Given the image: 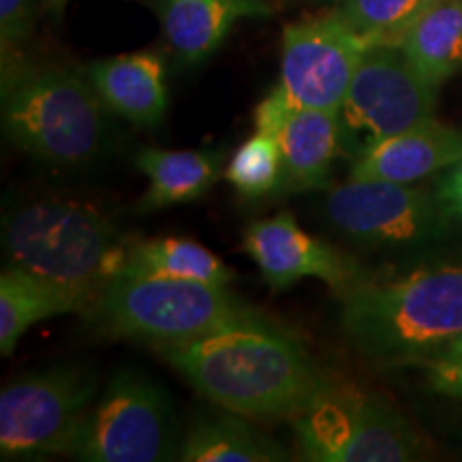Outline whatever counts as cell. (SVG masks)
I'll return each mask as SVG.
<instances>
[{
    "mask_svg": "<svg viewBox=\"0 0 462 462\" xmlns=\"http://www.w3.org/2000/svg\"><path fill=\"white\" fill-rule=\"evenodd\" d=\"M157 349L206 401L253 420L293 421L334 383L293 334L265 317Z\"/></svg>",
    "mask_w": 462,
    "mask_h": 462,
    "instance_id": "cell-1",
    "label": "cell"
},
{
    "mask_svg": "<svg viewBox=\"0 0 462 462\" xmlns=\"http://www.w3.org/2000/svg\"><path fill=\"white\" fill-rule=\"evenodd\" d=\"M340 300V328L357 354L383 366L418 364L462 337V255L366 274Z\"/></svg>",
    "mask_w": 462,
    "mask_h": 462,
    "instance_id": "cell-2",
    "label": "cell"
},
{
    "mask_svg": "<svg viewBox=\"0 0 462 462\" xmlns=\"http://www.w3.org/2000/svg\"><path fill=\"white\" fill-rule=\"evenodd\" d=\"M3 246L9 265L71 287L92 304L123 273L131 248L112 218L73 201L17 208L5 217Z\"/></svg>",
    "mask_w": 462,
    "mask_h": 462,
    "instance_id": "cell-3",
    "label": "cell"
},
{
    "mask_svg": "<svg viewBox=\"0 0 462 462\" xmlns=\"http://www.w3.org/2000/svg\"><path fill=\"white\" fill-rule=\"evenodd\" d=\"M106 112L86 73L22 65L3 78L5 135L50 167L95 163L107 146Z\"/></svg>",
    "mask_w": 462,
    "mask_h": 462,
    "instance_id": "cell-4",
    "label": "cell"
},
{
    "mask_svg": "<svg viewBox=\"0 0 462 462\" xmlns=\"http://www.w3.org/2000/svg\"><path fill=\"white\" fill-rule=\"evenodd\" d=\"M90 317L109 334L157 346L263 319L227 285L133 273L116 274L103 287Z\"/></svg>",
    "mask_w": 462,
    "mask_h": 462,
    "instance_id": "cell-5",
    "label": "cell"
},
{
    "mask_svg": "<svg viewBox=\"0 0 462 462\" xmlns=\"http://www.w3.org/2000/svg\"><path fill=\"white\" fill-rule=\"evenodd\" d=\"M298 454L309 462H401L421 456L418 432L392 404L356 385L332 383L293 420Z\"/></svg>",
    "mask_w": 462,
    "mask_h": 462,
    "instance_id": "cell-6",
    "label": "cell"
},
{
    "mask_svg": "<svg viewBox=\"0 0 462 462\" xmlns=\"http://www.w3.org/2000/svg\"><path fill=\"white\" fill-rule=\"evenodd\" d=\"M167 392L135 371H118L92 404L69 456L86 462H163L180 452Z\"/></svg>",
    "mask_w": 462,
    "mask_h": 462,
    "instance_id": "cell-7",
    "label": "cell"
},
{
    "mask_svg": "<svg viewBox=\"0 0 462 462\" xmlns=\"http://www.w3.org/2000/svg\"><path fill=\"white\" fill-rule=\"evenodd\" d=\"M97 390V373L78 364L28 373L5 385L0 392L3 460L69 454Z\"/></svg>",
    "mask_w": 462,
    "mask_h": 462,
    "instance_id": "cell-8",
    "label": "cell"
},
{
    "mask_svg": "<svg viewBox=\"0 0 462 462\" xmlns=\"http://www.w3.org/2000/svg\"><path fill=\"white\" fill-rule=\"evenodd\" d=\"M437 90L398 43L368 45L340 107L343 150L354 159L374 143L435 120Z\"/></svg>",
    "mask_w": 462,
    "mask_h": 462,
    "instance_id": "cell-9",
    "label": "cell"
},
{
    "mask_svg": "<svg viewBox=\"0 0 462 462\" xmlns=\"http://www.w3.org/2000/svg\"><path fill=\"white\" fill-rule=\"evenodd\" d=\"M323 210L338 234L373 246L437 245L458 229L435 190L418 184L349 178L328 193Z\"/></svg>",
    "mask_w": 462,
    "mask_h": 462,
    "instance_id": "cell-10",
    "label": "cell"
},
{
    "mask_svg": "<svg viewBox=\"0 0 462 462\" xmlns=\"http://www.w3.org/2000/svg\"><path fill=\"white\" fill-rule=\"evenodd\" d=\"M368 45L337 9L293 22L282 31L281 88L300 107L340 114Z\"/></svg>",
    "mask_w": 462,
    "mask_h": 462,
    "instance_id": "cell-11",
    "label": "cell"
},
{
    "mask_svg": "<svg viewBox=\"0 0 462 462\" xmlns=\"http://www.w3.org/2000/svg\"><path fill=\"white\" fill-rule=\"evenodd\" d=\"M242 246L274 289H287L302 279H321L340 298L366 276L354 259L306 234L289 212L248 223Z\"/></svg>",
    "mask_w": 462,
    "mask_h": 462,
    "instance_id": "cell-12",
    "label": "cell"
},
{
    "mask_svg": "<svg viewBox=\"0 0 462 462\" xmlns=\"http://www.w3.org/2000/svg\"><path fill=\"white\" fill-rule=\"evenodd\" d=\"M462 159V131L435 120L388 137L351 159L349 178L418 184Z\"/></svg>",
    "mask_w": 462,
    "mask_h": 462,
    "instance_id": "cell-13",
    "label": "cell"
},
{
    "mask_svg": "<svg viewBox=\"0 0 462 462\" xmlns=\"http://www.w3.org/2000/svg\"><path fill=\"white\" fill-rule=\"evenodd\" d=\"M103 106L129 123L154 129L167 109L165 67L154 51H133L86 67Z\"/></svg>",
    "mask_w": 462,
    "mask_h": 462,
    "instance_id": "cell-14",
    "label": "cell"
},
{
    "mask_svg": "<svg viewBox=\"0 0 462 462\" xmlns=\"http://www.w3.org/2000/svg\"><path fill=\"white\" fill-rule=\"evenodd\" d=\"M154 9L171 51L189 65L210 56L236 22L273 14L263 0H157Z\"/></svg>",
    "mask_w": 462,
    "mask_h": 462,
    "instance_id": "cell-15",
    "label": "cell"
},
{
    "mask_svg": "<svg viewBox=\"0 0 462 462\" xmlns=\"http://www.w3.org/2000/svg\"><path fill=\"white\" fill-rule=\"evenodd\" d=\"M92 309L84 293L9 265L0 274V354H14L34 323L60 315L90 317Z\"/></svg>",
    "mask_w": 462,
    "mask_h": 462,
    "instance_id": "cell-16",
    "label": "cell"
},
{
    "mask_svg": "<svg viewBox=\"0 0 462 462\" xmlns=\"http://www.w3.org/2000/svg\"><path fill=\"white\" fill-rule=\"evenodd\" d=\"M274 140L281 148L285 182L296 189L323 187L343 152L340 114L293 106Z\"/></svg>",
    "mask_w": 462,
    "mask_h": 462,
    "instance_id": "cell-17",
    "label": "cell"
},
{
    "mask_svg": "<svg viewBox=\"0 0 462 462\" xmlns=\"http://www.w3.org/2000/svg\"><path fill=\"white\" fill-rule=\"evenodd\" d=\"M135 163L150 180L140 210L152 212L204 198L218 178L221 154L146 148L137 154Z\"/></svg>",
    "mask_w": 462,
    "mask_h": 462,
    "instance_id": "cell-18",
    "label": "cell"
},
{
    "mask_svg": "<svg viewBox=\"0 0 462 462\" xmlns=\"http://www.w3.org/2000/svg\"><path fill=\"white\" fill-rule=\"evenodd\" d=\"M246 420L245 415L231 411L198 420L182 439L178 460L282 462L291 458L279 441Z\"/></svg>",
    "mask_w": 462,
    "mask_h": 462,
    "instance_id": "cell-19",
    "label": "cell"
},
{
    "mask_svg": "<svg viewBox=\"0 0 462 462\" xmlns=\"http://www.w3.org/2000/svg\"><path fill=\"white\" fill-rule=\"evenodd\" d=\"M398 45L432 86L448 82L462 71V0H443L421 11Z\"/></svg>",
    "mask_w": 462,
    "mask_h": 462,
    "instance_id": "cell-20",
    "label": "cell"
},
{
    "mask_svg": "<svg viewBox=\"0 0 462 462\" xmlns=\"http://www.w3.org/2000/svg\"><path fill=\"white\" fill-rule=\"evenodd\" d=\"M123 273L170 276V279H189L227 287L234 279L227 265L215 253L187 238L131 242Z\"/></svg>",
    "mask_w": 462,
    "mask_h": 462,
    "instance_id": "cell-21",
    "label": "cell"
},
{
    "mask_svg": "<svg viewBox=\"0 0 462 462\" xmlns=\"http://www.w3.org/2000/svg\"><path fill=\"white\" fill-rule=\"evenodd\" d=\"M225 180L246 199L265 198L279 189L285 182L279 142L265 133L248 137L227 163Z\"/></svg>",
    "mask_w": 462,
    "mask_h": 462,
    "instance_id": "cell-22",
    "label": "cell"
},
{
    "mask_svg": "<svg viewBox=\"0 0 462 462\" xmlns=\"http://www.w3.org/2000/svg\"><path fill=\"white\" fill-rule=\"evenodd\" d=\"M421 0H340L338 15L371 43H398L420 15Z\"/></svg>",
    "mask_w": 462,
    "mask_h": 462,
    "instance_id": "cell-23",
    "label": "cell"
},
{
    "mask_svg": "<svg viewBox=\"0 0 462 462\" xmlns=\"http://www.w3.org/2000/svg\"><path fill=\"white\" fill-rule=\"evenodd\" d=\"M37 0H0V48H3V78L24 62L15 60L17 50L31 37Z\"/></svg>",
    "mask_w": 462,
    "mask_h": 462,
    "instance_id": "cell-24",
    "label": "cell"
},
{
    "mask_svg": "<svg viewBox=\"0 0 462 462\" xmlns=\"http://www.w3.org/2000/svg\"><path fill=\"white\" fill-rule=\"evenodd\" d=\"M432 390L462 398V337L449 340L418 362Z\"/></svg>",
    "mask_w": 462,
    "mask_h": 462,
    "instance_id": "cell-25",
    "label": "cell"
},
{
    "mask_svg": "<svg viewBox=\"0 0 462 462\" xmlns=\"http://www.w3.org/2000/svg\"><path fill=\"white\" fill-rule=\"evenodd\" d=\"M293 106H296V103L289 99L287 92L281 88V84L274 86L255 109L257 133H265V135L276 137V133H279L282 123H285L287 114L291 112Z\"/></svg>",
    "mask_w": 462,
    "mask_h": 462,
    "instance_id": "cell-26",
    "label": "cell"
},
{
    "mask_svg": "<svg viewBox=\"0 0 462 462\" xmlns=\"http://www.w3.org/2000/svg\"><path fill=\"white\" fill-rule=\"evenodd\" d=\"M437 199L441 201L448 217L462 227V159L446 171L439 173L437 182L432 184Z\"/></svg>",
    "mask_w": 462,
    "mask_h": 462,
    "instance_id": "cell-27",
    "label": "cell"
},
{
    "mask_svg": "<svg viewBox=\"0 0 462 462\" xmlns=\"http://www.w3.org/2000/svg\"><path fill=\"white\" fill-rule=\"evenodd\" d=\"M69 0H45V7H48L50 11H54L56 15H60L62 11H65Z\"/></svg>",
    "mask_w": 462,
    "mask_h": 462,
    "instance_id": "cell-28",
    "label": "cell"
},
{
    "mask_svg": "<svg viewBox=\"0 0 462 462\" xmlns=\"http://www.w3.org/2000/svg\"><path fill=\"white\" fill-rule=\"evenodd\" d=\"M439 3H443V0H421V9H420V14L424 9H429V7H432V5H439Z\"/></svg>",
    "mask_w": 462,
    "mask_h": 462,
    "instance_id": "cell-29",
    "label": "cell"
}]
</instances>
